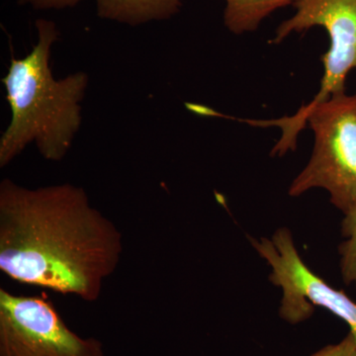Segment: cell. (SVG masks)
I'll return each mask as SVG.
<instances>
[{
	"instance_id": "cell-1",
	"label": "cell",
	"mask_w": 356,
	"mask_h": 356,
	"mask_svg": "<svg viewBox=\"0 0 356 356\" xmlns=\"http://www.w3.org/2000/svg\"><path fill=\"white\" fill-rule=\"evenodd\" d=\"M123 250L120 229L83 187L0 182V270L11 280L92 303Z\"/></svg>"
},
{
	"instance_id": "cell-2",
	"label": "cell",
	"mask_w": 356,
	"mask_h": 356,
	"mask_svg": "<svg viewBox=\"0 0 356 356\" xmlns=\"http://www.w3.org/2000/svg\"><path fill=\"white\" fill-rule=\"evenodd\" d=\"M37 42L22 58H11L1 79L10 121L0 138V168L34 145L42 158L63 161L83 123V104L89 84L86 72L62 79L54 76L51 58L60 31L54 21H36Z\"/></svg>"
},
{
	"instance_id": "cell-3",
	"label": "cell",
	"mask_w": 356,
	"mask_h": 356,
	"mask_svg": "<svg viewBox=\"0 0 356 356\" xmlns=\"http://www.w3.org/2000/svg\"><path fill=\"white\" fill-rule=\"evenodd\" d=\"M242 122L255 127H275L281 137L271 156L295 151L300 132L309 125L314 132L313 154L308 165L290 185L289 195L298 197L312 188L329 192L334 207L348 213L356 202V92L337 93L325 102L301 109L290 117Z\"/></svg>"
},
{
	"instance_id": "cell-4",
	"label": "cell",
	"mask_w": 356,
	"mask_h": 356,
	"mask_svg": "<svg viewBox=\"0 0 356 356\" xmlns=\"http://www.w3.org/2000/svg\"><path fill=\"white\" fill-rule=\"evenodd\" d=\"M250 242L270 266L269 280L282 289L280 308L282 320L291 325L300 324L313 316L316 307H321L348 324L356 344V302L306 266L290 229H278L271 240L250 238Z\"/></svg>"
},
{
	"instance_id": "cell-5",
	"label": "cell",
	"mask_w": 356,
	"mask_h": 356,
	"mask_svg": "<svg viewBox=\"0 0 356 356\" xmlns=\"http://www.w3.org/2000/svg\"><path fill=\"white\" fill-rule=\"evenodd\" d=\"M0 356H105L95 337L72 331L55 306L0 288Z\"/></svg>"
},
{
	"instance_id": "cell-6",
	"label": "cell",
	"mask_w": 356,
	"mask_h": 356,
	"mask_svg": "<svg viewBox=\"0 0 356 356\" xmlns=\"http://www.w3.org/2000/svg\"><path fill=\"white\" fill-rule=\"evenodd\" d=\"M296 13L281 23L269 43H282L292 33L324 28L329 34L330 48L322 57L324 76L320 90L301 109H310L337 93L346 92V83L356 70V0H298Z\"/></svg>"
},
{
	"instance_id": "cell-7",
	"label": "cell",
	"mask_w": 356,
	"mask_h": 356,
	"mask_svg": "<svg viewBox=\"0 0 356 356\" xmlns=\"http://www.w3.org/2000/svg\"><path fill=\"white\" fill-rule=\"evenodd\" d=\"M102 19L128 26L170 19L179 13L181 0H95Z\"/></svg>"
},
{
	"instance_id": "cell-8",
	"label": "cell",
	"mask_w": 356,
	"mask_h": 356,
	"mask_svg": "<svg viewBox=\"0 0 356 356\" xmlns=\"http://www.w3.org/2000/svg\"><path fill=\"white\" fill-rule=\"evenodd\" d=\"M298 0H225L224 23L234 34L254 32L264 19L277 9Z\"/></svg>"
},
{
	"instance_id": "cell-9",
	"label": "cell",
	"mask_w": 356,
	"mask_h": 356,
	"mask_svg": "<svg viewBox=\"0 0 356 356\" xmlns=\"http://www.w3.org/2000/svg\"><path fill=\"white\" fill-rule=\"evenodd\" d=\"M341 222V233L346 238L339 247L341 271L346 285L356 286V202Z\"/></svg>"
},
{
	"instance_id": "cell-10",
	"label": "cell",
	"mask_w": 356,
	"mask_h": 356,
	"mask_svg": "<svg viewBox=\"0 0 356 356\" xmlns=\"http://www.w3.org/2000/svg\"><path fill=\"white\" fill-rule=\"evenodd\" d=\"M311 356H356V344L353 334H348L339 343L329 344Z\"/></svg>"
},
{
	"instance_id": "cell-11",
	"label": "cell",
	"mask_w": 356,
	"mask_h": 356,
	"mask_svg": "<svg viewBox=\"0 0 356 356\" xmlns=\"http://www.w3.org/2000/svg\"><path fill=\"white\" fill-rule=\"evenodd\" d=\"M36 10H62L79 6L83 0H18Z\"/></svg>"
}]
</instances>
